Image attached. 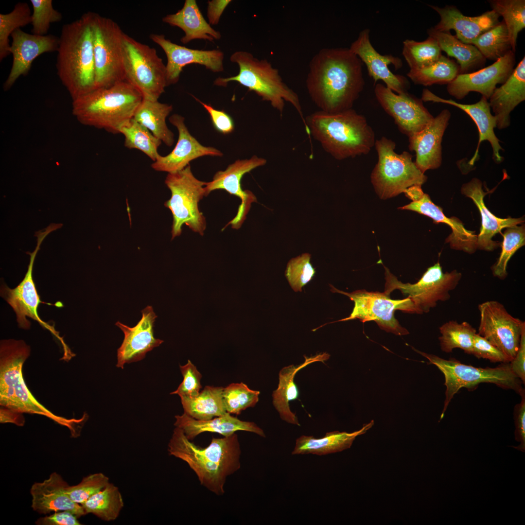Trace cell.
Instances as JSON below:
<instances>
[{
    "instance_id": "23",
    "label": "cell",
    "mask_w": 525,
    "mask_h": 525,
    "mask_svg": "<svg viewBox=\"0 0 525 525\" xmlns=\"http://www.w3.org/2000/svg\"><path fill=\"white\" fill-rule=\"evenodd\" d=\"M10 52L13 57L10 72L3 84L5 91L9 90L21 76L29 72L36 58L46 53L57 52L59 37L53 35H38L24 32L21 29L11 35Z\"/></svg>"
},
{
    "instance_id": "50",
    "label": "cell",
    "mask_w": 525,
    "mask_h": 525,
    "mask_svg": "<svg viewBox=\"0 0 525 525\" xmlns=\"http://www.w3.org/2000/svg\"><path fill=\"white\" fill-rule=\"evenodd\" d=\"M310 259V254L304 253L292 259L287 264L285 275L295 292H301L302 288L312 279L315 273Z\"/></svg>"
},
{
    "instance_id": "33",
    "label": "cell",
    "mask_w": 525,
    "mask_h": 525,
    "mask_svg": "<svg viewBox=\"0 0 525 525\" xmlns=\"http://www.w3.org/2000/svg\"><path fill=\"white\" fill-rule=\"evenodd\" d=\"M162 21L184 32L180 41L184 44L194 39L212 42L221 37L220 33L206 21L195 0H186L181 9L174 14L167 15Z\"/></svg>"
},
{
    "instance_id": "39",
    "label": "cell",
    "mask_w": 525,
    "mask_h": 525,
    "mask_svg": "<svg viewBox=\"0 0 525 525\" xmlns=\"http://www.w3.org/2000/svg\"><path fill=\"white\" fill-rule=\"evenodd\" d=\"M81 505L86 514H92L102 520L109 522L119 517L124 502L119 488L109 482Z\"/></svg>"
},
{
    "instance_id": "30",
    "label": "cell",
    "mask_w": 525,
    "mask_h": 525,
    "mask_svg": "<svg viewBox=\"0 0 525 525\" xmlns=\"http://www.w3.org/2000/svg\"><path fill=\"white\" fill-rule=\"evenodd\" d=\"M461 192L472 200L480 213L482 223L480 233L477 235V249L493 251L499 245V242L492 240L496 234L500 232L504 228L513 227L524 222L523 217L500 218L494 215L484 203V197L488 192L483 190L481 181L476 178L464 184Z\"/></svg>"
},
{
    "instance_id": "1",
    "label": "cell",
    "mask_w": 525,
    "mask_h": 525,
    "mask_svg": "<svg viewBox=\"0 0 525 525\" xmlns=\"http://www.w3.org/2000/svg\"><path fill=\"white\" fill-rule=\"evenodd\" d=\"M364 86L362 62L349 48L322 49L310 62L306 86L321 111L334 113L352 108Z\"/></svg>"
},
{
    "instance_id": "47",
    "label": "cell",
    "mask_w": 525,
    "mask_h": 525,
    "mask_svg": "<svg viewBox=\"0 0 525 525\" xmlns=\"http://www.w3.org/2000/svg\"><path fill=\"white\" fill-rule=\"evenodd\" d=\"M502 251L499 258L491 267L493 275L500 280L508 276V263L513 254L525 244V226L507 228L503 234Z\"/></svg>"
},
{
    "instance_id": "56",
    "label": "cell",
    "mask_w": 525,
    "mask_h": 525,
    "mask_svg": "<svg viewBox=\"0 0 525 525\" xmlns=\"http://www.w3.org/2000/svg\"><path fill=\"white\" fill-rule=\"evenodd\" d=\"M78 518L69 511H60L40 517L35 522L37 525H80Z\"/></svg>"
},
{
    "instance_id": "57",
    "label": "cell",
    "mask_w": 525,
    "mask_h": 525,
    "mask_svg": "<svg viewBox=\"0 0 525 525\" xmlns=\"http://www.w3.org/2000/svg\"><path fill=\"white\" fill-rule=\"evenodd\" d=\"M513 374L524 385L525 383V329L522 333L520 346L514 358L509 362Z\"/></svg>"
},
{
    "instance_id": "14",
    "label": "cell",
    "mask_w": 525,
    "mask_h": 525,
    "mask_svg": "<svg viewBox=\"0 0 525 525\" xmlns=\"http://www.w3.org/2000/svg\"><path fill=\"white\" fill-rule=\"evenodd\" d=\"M385 269L384 292L388 295L399 290L410 298L418 314L429 312L438 301H445L450 298V292L458 285L462 277L456 270L444 273L439 262L429 267L420 279L415 283H402L384 266Z\"/></svg>"
},
{
    "instance_id": "9",
    "label": "cell",
    "mask_w": 525,
    "mask_h": 525,
    "mask_svg": "<svg viewBox=\"0 0 525 525\" xmlns=\"http://www.w3.org/2000/svg\"><path fill=\"white\" fill-rule=\"evenodd\" d=\"M378 161L371 175V181L380 198L394 197L407 188L421 186L427 176L413 161V156L407 151L398 154L396 143L383 137L375 141Z\"/></svg>"
},
{
    "instance_id": "21",
    "label": "cell",
    "mask_w": 525,
    "mask_h": 525,
    "mask_svg": "<svg viewBox=\"0 0 525 525\" xmlns=\"http://www.w3.org/2000/svg\"><path fill=\"white\" fill-rule=\"evenodd\" d=\"M150 38L159 46L167 59V86L179 81L183 68L190 64H199L213 72L224 70V53L219 50H203L187 48L172 42L162 34H151Z\"/></svg>"
},
{
    "instance_id": "20",
    "label": "cell",
    "mask_w": 525,
    "mask_h": 525,
    "mask_svg": "<svg viewBox=\"0 0 525 525\" xmlns=\"http://www.w3.org/2000/svg\"><path fill=\"white\" fill-rule=\"evenodd\" d=\"M370 30L365 29L360 32L357 38L349 49L367 67L368 74L374 80V85L382 81L385 86L397 94L408 92L410 83L404 76L395 74L389 69L392 65L395 70L402 68L401 59L391 54L382 55L373 47L369 38Z\"/></svg>"
},
{
    "instance_id": "7",
    "label": "cell",
    "mask_w": 525,
    "mask_h": 525,
    "mask_svg": "<svg viewBox=\"0 0 525 525\" xmlns=\"http://www.w3.org/2000/svg\"><path fill=\"white\" fill-rule=\"evenodd\" d=\"M230 60L238 65V74L227 78L219 77L214 81V85L225 87L228 82H237L256 93L262 100L269 102L280 114L284 110L285 102H288L297 110L305 126L298 95L284 83L278 70L270 62L242 51L233 53Z\"/></svg>"
},
{
    "instance_id": "18",
    "label": "cell",
    "mask_w": 525,
    "mask_h": 525,
    "mask_svg": "<svg viewBox=\"0 0 525 525\" xmlns=\"http://www.w3.org/2000/svg\"><path fill=\"white\" fill-rule=\"evenodd\" d=\"M266 160L257 156L249 159H238L229 165L224 171H219L214 175L212 180L206 182L205 186V196L216 190H223L241 199L236 215L227 224L232 228L239 229L246 218L251 203L257 201L254 194L249 190H243L241 179L243 175L256 168L264 165Z\"/></svg>"
},
{
    "instance_id": "10",
    "label": "cell",
    "mask_w": 525,
    "mask_h": 525,
    "mask_svg": "<svg viewBox=\"0 0 525 525\" xmlns=\"http://www.w3.org/2000/svg\"><path fill=\"white\" fill-rule=\"evenodd\" d=\"M165 183L171 193L164 206L173 216L172 239L181 235L183 225L203 236L207 223L198 203L205 196L206 182L195 177L189 164L179 171L168 174Z\"/></svg>"
},
{
    "instance_id": "24",
    "label": "cell",
    "mask_w": 525,
    "mask_h": 525,
    "mask_svg": "<svg viewBox=\"0 0 525 525\" xmlns=\"http://www.w3.org/2000/svg\"><path fill=\"white\" fill-rule=\"evenodd\" d=\"M169 122L175 126L178 133L176 144L173 151L165 156L159 155L152 163L155 171L169 173L179 171L189 165V163L199 157L210 156L222 157L219 150L211 146L202 145L189 132L184 123V118L175 114L171 116Z\"/></svg>"
},
{
    "instance_id": "48",
    "label": "cell",
    "mask_w": 525,
    "mask_h": 525,
    "mask_svg": "<svg viewBox=\"0 0 525 525\" xmlns=\"http://www.w3.org/2000/svg\"><path fill=\"white\" fill-rule=\"evenodd\" d=\"M260 391L250 389L241 382L232 383L224 388L223 401L227 413L239 415L248 407H254L259 401Z\"/></svg>"
},
{
    "instance_id": "41",
    "label": "cell",
    "mask_w": 525,
    "mask_h": 525,
    "mask_svg": "<svg viewBox=\"0 0 525 525\" xmlns=\"http://www.w3.org/2000/svg\"><path fill=\"white\" fill-rule=\"evenodd\" d=\"M471 44L474 46L486 59L494 61L512 51L508 33L503 20L474 39Z\"/></svg>"
},
{
    "instance_id": "54",
    "label": "cell",
    "mask_w": 525,
    "mask_h": 525,
    "mask_svg": "<svg viewBox=\"0 0 525 525\" xmlns=\"http://www.w3.org/2000/svg\"><path fill=\"white\" fill-rule=\"evenodd\" d=\"M193 97L207 111L210 116L213 126L217 131L224 135L228 134L233 132L234 124L229 115L224 110L216 109L210 105L205 104L196 97Z\"/></svg>"
},
{
    "instance_id": "52",
    "label": "cell",
    "mask_w": 525,
    "mask_h": 525,
    "mask_svg": "<svg viewBox=\"0 0 525 525\" xmlns=\"http://www.w3.org/2000/svg\"><path fill=\"white\" fill-rule=\"evenodd\" d=\"M183 377L182 383L176 390L170 394H177L180 397L194 398L197 396L202 388V375L190 360L184 366H179Z\"/></svg>"
},
{
    "instance_id": "51",
    "label": "cell",
    "mask_w": 525,
    "mask_h": 525,
    "mask_svg": "<svg viewBox=\"0 0 525 525\" xmlns=\"http://www.w3.org/2000/svg\"><path fill=\"white\" fill-rule=\"evenodd\" d=\"M109 483V478L105 474L102 472L94 473L83 477L77 485L69 486L66 492L72 501L82 505Z\"/></svg>"
},
{
    "instance_id": "36",
    "label": "cell",
    "mask_w": 525,
    "mask_h": 525,
    "mask_svg": "<svg viewBox=\"0 0 525 525\" xmlns=\"http://www.w3.org/2000/svg\"><path fill=\"white\" fill-rule=\"evenodd\" d=\"M427 34L437 40L442 51L455 59L460 74L472 72L484 66L486 59L478 50L461 42L450 32H441L432 27L428 29Z\"/></svg>"
},
{
    "instance_id": "16",
    "label": "cell",
    "mask_w": 525,
    "mask_h": 525,
    "mask_svg": "<svg viewBox=\"0 0 525 525\" xmlns=\"http://www.w3.org/2000/svg\"><path fill=\"white\" fill-rule=\"evenodd\" d=\"M478 334L497 348L511 360L519 349L525 323L514 317L496 300L479 304Z\"/></svg>"
},
{
    "instance_id": "34",
    "label": "cell",
    "mask_w": 525,
    "mask_h": 525,
    "mask_svg": "<svg viewBox=\"0 0 525 525\" xmlns=\"http://www.w3.org/2000/svg\"><path fill=\"white\" fill-rule=\"evenodd\" d=\"M305 357L302 364L295 366L291 365L283 367L279 372V384L277 388L272 393V402L280 418L286 422L300 425L297 417L292 412L289 402L295 400L299 396V391L294 381L296 373L308 365L315 362H323L328 360L330 355L326 353L319 354L310 357Z\"/></svg>"
},
{
    "instance_id": "42",
    "label": "cell",
    "mask_w": 525,
    "mask_h": 525,
    "mask_svg": "<svg viewBox=\"0 0 525 525\" xmlns=\"http://www.w3.org/2000/svg\"><path fill=\"white\" fill-rule=\"evenodd\" d=\"M439 331L441 336L438 339L442 351L450 353L458 348L472 354L473 336L476 331L469 323L451 320L442 325Z\"/></svg>"
},
{
    "instance_id": "37",
    "label": "cell",
    "mask_w": 525,
    "mask_h": 525,
    "mask_svg": "<svg viewBox=\"0 0 525 525\" xmlns=\"http://www.w3.org/2000/svg\"><path fill=\"white\" fill-rule=\"evenodd\" d=\"M172 110L171 105L160 103L158 100L143 99L133 118L162 142L171 146L174 142V135L168 128L166 120Z\"/></svg>"
},
{
    "instance_id": "11",
    "label": "cell",
    "mask_w": 525,
    "mask_h": 525,
    "mask_svg": "<svg viewBox=\"0 0 525 525\" xmlns=\"http://www.w3.org/2000/svg\"><path fill=\"white\" fill-rule=\"evenodd\" d=\"M122 61L124 80L143 99L158 100L167 85L166 65L155 49L124 33Z\"/></svg>"
},
{
    "instance_id": "43",
    "label": "cell",
    "mask_w": 525,
    "mask_h": 525,
    "mask_svg": "<svg viewBox=\"0 0 525 525\" xmlns=\"http://www.w3.org/2000/svg\"><path fill=\"white\" fill-rule=\"evenodd\" d=\"M441 52L437 40L430 36L422 41L406 39L403 42L402 54L410 70L431 65L440 58Z\"/></svg>"
},
{
    "instance_id": "25",
    "label": "cell",
    "mask_w": 525,
    "mask_h": 525,
    "mask_svg": "<svg viewBox=\"0 0 525 525\" xmlns=\"http://www.w3.org/2000/svg\"><path fill=\"white\" fill-rule=\"evenodd\" d=\"M141 318L133 327L119 321L115 323L124 333L122 343L117 350L118 368H123L125 364L143 359L148 352L163 342V340L154 337V323L158 316L153 307L147 306L141 311Z\"/></svg>"
},
{
    "instance_id": "53",
    "label": "cell",
    "mask_w": 525,
    "mask_h": 525,
    "mask_svg": "<svg viewBox=\"0 0 525 525\" xmlns=\"http://www.w3.org/2000/svg\"><path fill=\"white\" fill-rule=\"evenodd\" d=\"M472 354L477 358L488 359L492 362L508 363L511 361L502 351L477 332L473 336Z\"/></svg>"
},
{
    "instance_id": "26",
    "label": "cell",
    "mask_w": 525,
    "mask_h": 525,
    "mask_svg": "<svg viewBox=\"0 0 525 525\" xmlns=\"http://www.w3.org/2000/svg\"><path fill=\"white\" fill-rule=\"evenodd\" d=\"M450 117V111L444 109L422 130L408 137L409 149L416 154L415 163L424 174L441 164V142Z\"/></svg>"
},
{
    "instance_id": "32",
    "label": "cell",
    "mask_w": 525,
    "mask_h": 525,
    "mask_svg": "<svg viewBox=\"0 0 525 525\" xmlns=\"http://www.w3.org/2000/svg\"><path fill=\"white\" fill-rule=\"evenodd\" d=\"M174 425L181 429L186 437L193 440L199 434L206 432L215 433L228 437L238 431L254 433L265 438L263 431L253 422L243 421L228 413L209 420H196L184 413L175 416Z\"/></svg>"
},
{
    "instance_id": "13",
    "label": "cell",
    "mask_w": 525,
    "mask_h": 525,
    "mask_svg": "<svg viewBox=\"0 0 525 525\" xmlns=\"http://www.w3.org/2000/svg\"><path fill=\"white\" fill-rule=\"evenodd\" d=\"M57 229L58 226L55 224H52L43 231L36 232L35 235L37 237V245L33 252L27 253L30 255V259L24 278L19 284L13 289L10 288L4 283L1 284L0 293L1 297L15 312L19 328L25 330L30 329L31 323L27 319V317L38 322L42 327L49 331L60 342L64 351L62 359L69 361L75 356V354L71 352L63 337L60 336L59 332L55 330L53 326L42 320L38 314L37 309L40 303L55 305L58 307L60 306L57 305V304L46 303L40 300L33 278L34 263L42 241L49 233Z\"/></svg>"
},
{
    "instance_id": "2",
    "label": "cell",
    "mask_w": 525,
    "mask_h": 525,
    "mask_svg": "<svg viewBox=\"0 0 525 525\" xmlns=\"http://www.w3.org/2000/svg\"><path fill=\"white\" fill-rule=\"evenodd\" d=\"M167 450L169 455L187 463L202 486L219 496L225 493L227 478L241 467V449L236 433L222 438H212L210 444L202 448L175 427Z\"/></svg>"
},
{
    "instance_id": "35",
    "label": "cell",
    "mask_w": 525,
    "mask_h": 525,
    "mask_svg": "<svg viewBox=\"0 0 525 525\" xmlns=\"http://www.w3.org/2000/svg\"><path fill=\"white\" fill-rule=\"evenodd\" d=\"M374 424L372 420L359 430L352 433L338 431L327 433L320 438L301 436L296 439L292 455L314 454L319 455L341 452L350 448L355 438L365 434Z\"/></svg>"
},
{
    "instance_id": "38",
    "label": "cell",
    "mask_w": 525,
    "mask_h": 525,
    "mask_svg": "<svg viewBox=\"0 0 525 525\" xmlns=\"http://www.w3.org/2000/svg\"><path fill=\"white\" fill-rule=\"evenodd\" d=\"M224 387L206 386L194 398L180 397L184 413L196 420H209L226 414L223 398Z\"/></svg>"
},
{
    "instance_id": "49",
    "label": "cell",
    "mask_w": 525,
    "mask_h": 525,
    "mask_svg": "<svg viewBox=\"0 0 525 525\" xmlns=\"http://www.w3.org/2000/svg\"><path fill=\"white\" fill-rule=\"evenodd\" d=\"M30 2L33 8L32 34L48 35L51 24L62 20L61 13L53 8L52 0H31Z\"/></svg>"
},
{
    "instance_id": "29",
    "label": "cell",
    "mask_w": 525,
    "mask_h": 525,
    "mask_svg": "<svg viewBox=\"0 0 525 525\" xmlns=\"http://www.w3.org/2000/svg\"><path fill=\"white\" fill-rule=\"evenodd\" d=\"M69 486L56 472L42 482L34 483L30 489L32 509L41 514L69 511L78 518L86 515L82 506L72 501L67 494Z\"/></svg>"
},
{
    "instance_id": "28",
    "label": "cell",
    "mask_w": 525,
    "mask_h": 525,
    "mask_svg": "<svg viewBox=\"0 0 525 525\" xmlns=\"http://www.w3.org/2000/svg\"><path fill=\"white\" fill-rule=\"evenodd\" d=\"M421 99L424 102L441 103L455 106L466 112L473 121L477 127L479 137L475 152L469 161L470 164L473 165L476 160L480 145L484 140H487L490 143L494 161L499 163L503 160L504 158L500 155V151H503V149L499 143L500 140L494 132V129L496 127V119L491 113V108L486 98L482 96L480 100L474 104H463L451 99L440 98L425 88L422 91Z\"/></svg>"
},
{
    "instance_id": "8",
    "label": "cell",
    "mask_w": 525,
    "mask_h": 525,
    "mask_svg": "<svg viewBox=\"0 0 525 525\" xmlns=\"http://www.w3.org/2000/svg\"><path fill=\"white\" fill-rule=\"evenodd\" d=\"M412 349L427 358L429 364L435 365L444 376L445 399L439 421L443 419L452 399L463 387L470 388L479 384L487 383L513 390L519 394L525 391L522 386V382L513 374L509 363L494 368H476L462 364L454 358L446 360L413 347Z\"/></svg>"
},
{
    "instance_id": "55",
    "label": "cell",
    "mask_w": 525,
    "mask_h": 525,
    "mask_svg": "<svg viewBox=\"0 0 525 525\" xmlns=\"http://www.w3.org/2000/svg\"><path fill=\"white\" fill-rule=\"evenodd\" d=\"M525 391L520 395L521 396L520 403L515 406L514 419L515 422V438L520 442L519 446L513 448L522 452L525 451Z\"/></svg>"
},
{
    "instance_id": "4",
    "label": "cell",
    "mask_w": 525,
    "mask_h": 525,
    "mask_svg": "<svg viewBox=\"0 0 525 525\" xmlns=\"http://www.w3.org/2000/svg\"><path fill=\"white\" fill-rule=\"evenodd\" d=\"M59 38L57 74L73 100L95 89L91 12L64 25Z\"/></svg>"
},
{
    "instance_id": "5",
    "label": "cell",
    "mask_w": 525,
    "mask_h": 525,
    "mask_svg": "<svg viewBox=\"0 0 525 525\" xmlns=\"http://www.w3.org/2000/svg\"><path fill=\"white\" fill-rule=\"evenodd\" d=\"M30 347L23 340L3 339L0 343V405L21 413L45 416L68 428L72 434L80 419L57 416L41 404L28 388L22 367L30 356Z\"/></svg>"
},
{
    "instance_id": "22",
    "label": "cell",
    "mask_w": 525,
    "mask_h": 525,
    "mask_svg": "<svg viewBox=\"0 0 525 525\" xmlns=\"http://www.w3.org/2000/svg\"><path fill=\"white\" fill-rule=\"evenodd\" d=\"M405 195L412 201L403 207L399 208L402 210H410L424 215L436 223L447 224L452 230V233L446 239L452 248L462 250L468 253H473L477 249V235L474 232L465 228L462 222L457 218H448L443 212L442 209L435 205L430 196L423 192L421 186L414 185L405 189L403 192Z\"/></svg>"
},
{
    "instance_id": "45",
    "label": "cell",
    "mask_w": 525,
    "mask_h": 525,
    "mask_svg": "<svg viewBox=\"0 0 525 525\" xmlns=\"http://www.w3.org/2000/svg\"><path fill=\"white\" fill-rule=\"evenodd\" d=\"M120 133L124 137L126 147L141 151L153 161L159 155L158 151L161 141L134 118L122 127Z\"/></svg>"
},
{
    "instance_id": "44",
    "label": "cell",
    "mask_w": 525,
    "mask_h": 525,
    "mask_svg": "<svg viewBox=\"0 0 525 525\" xmlns=\"http://www.w3.org/2000/svg\"><path fill=\"white\" fill-rule=\"evenodd\" d=\"M488 2L491 10L503 17L515 52L518 35L525 28V0H490Z\"/></svg>"
},
{
    "instance_id": "59",
    "label": "cell",
    "mask_w": 525,
    "mask_h": 525,
    "mask_svg": "<svg viewBox=\"0 0 525 525\" xmlns=\"http://www.w3.org/2000/svg\"><path fill=\"white\" fill-rule=\"evenodd\" d=\"M1 407L0 410V423H12L19 426L24 425L25 420L22 413L7 407Z\"/></svg>"
},
{
    "instance_id": "46",
    "label": "cell",
    "mask_w": 525,
    "mask_h": 525,
    "mask_svg": "<svg viewBox=\"0 0 525 525\" xmlns=\"http://www.w3.org/2000/svg\"><path fill=\"white\" fill-rule=\"evenodd\" d=\"M32 12L26 2H18L7 14H0V61L10 54L9 37L18 29L31 24Z\"/></svg>"
},
{
    "instance_id": "19",
    "label": "cell",
    "mask_w": 525,
    "mask_h": 525,
    "mask_svg": "<svg viewBox=\"0 0 525 525\" xmlns=\"http://www.w3.org/2000/svg\"><path fill=\"white\" fill-rule=\"evenodd\" d=\"M515 63V52L511 51L487 67L459 74L447 85V91L458 100H462L472 91L479 92L489 100L496 86L503 84L511 74Z\"/></svg>"
},
{
    "instance_id": "58",
    "label": "cell",
    "mask_w": 525,
    "mask_h": 525,
    "mask_svg": "<svg viewBox=\"0 0 525 525\" xmlns=\"http://www.w3.org/2000/svg\"><path fill=\"white\" fill-rule=\"evenodd\" d=\"M231 0H212L208 1L207 17L209 23L211 25H217L220 18Z\"/></svg>"
},
{
    "instance_id": "31",
    "label": "cell",
    "mask_w": 525,
    "mask_h": 525,
    "mask_svg": "<svg viewBox=\"0 0 525 525\" xmlns=\"http://www.w3.org/2000/svg\"><path fill=\"white\" fill-rule=\"evenodd\" d=\"M489 100L496 119V127L503 129L509 127L510 113L525 100V56L507 80L495 89Z\"/></svg>"
},
{
    "instance_id": "40",
    "label": "cell",
    "mask_w": 525,
    "mask_h": 525,
    "mask_svg": "<svg viewBox=\"0 0 525 525\" xmlns=\"http://www.w3.org/2000/svg\"><path fill=\"white\" fill-rule=\"evenodd\" d=\"M460 74L458 65L453 60L442 55L435 63L427 67L410 70L407 76L415 84L429 86L434 84H448Z\"/></svg>"
},
{
    "instance_id": "27",
    "label": "cell",
    "mask_w": 525,
    "mask_h": 525,
    "mask_svg": "<svg viewBox=\"0 0 525 525\" xmlns=\"http://www.w3.org/2000/svg\"><path fill=\"white\" fill-rule=\"evenodd\" d=\"M429 6L440 17L439 21L433 28L441 32L453 30L456 38L465 44H471L474 39L500 22V16L492 10L478 16L468 17L464 15L454 5H446L444 7Z\"/></svg>"
},
{
    "instance_id": "3",
    "label": "cell",
    "mask_w": 525,
    "mask_h": 525,
    "mask_svg": "<svg viewBox=\"0 0 525 525\" xmlns=\"http://www.w3.org/2000/svg\"><path fill=\"white\" fill-rule=\"evenodd\" d=\"M305 122L308 136L336 159L367 155L375 145L373 130L352 108L334 113L319 110L307 116Z\"/></svg>"
},
{
    "instance_id": "6",
    "label": "cell",
    "mask_w": 525,
    "mask_h": 525,
    "mask_svg": "<svg viewBox=\"0 0 525 525\" xmlns=\"http://www.w3.org/2000/svg\"><path fill=\"white\" fill-rule=\"evenodd\" d=\"M143 99L136 88L123 81L72 100V112L83 124L118 134L133 118Z\"/></svg>"
},
{
    "instance_id": "15",
    "label": "cell",
    "mask_w": 525,
    "mask_h": 525,
    "mask_svg": "<svg viewBox=\"0 0 525 525\" xmlns=\"http://www.w3.org/2000/svg\"><path fill=\"white\" fill-rule=\"evenodd\" d=\"M330 286L332 292L346 295L354 303L350 316L338 321L355 319H359L363 323L374 321L382 330L386 332L397 335L409 333L407 329L400 324L394 316L397 310L405 313L418 314L409 298L393 299L390 298V295L385 292H369L362 289L347 293Z\"/></svg>"
},
{
    "instance_id": "12",
    "label": "cell",
    "mask_w": 525,
    "mask_h": 525,
    "mask_svg": "<svg viewBox=\"0 0 525 525\" xmlns=\"http://www.w3.org/2000/svg\"><path fill=\"white\" fill-rule=\"evenodd\" d=\"M91 24L95 62V89L107 88L125 81L122 61L124 33L111 18L92 12Z\"/></svg>"
},
{
    "instance_id": "17",
    "label": "cell",
    "mask_w": 525,
    "mask_h": 525,
    "mask_svg": "<svg viewBox=\"0 0 525 525\" xmlns=\"http://www.w3.org/2000/svg\"><path fill=\"white\" fill-rule=\"evenodd\" d=\"M376 99L399 130L409 137L422 130L434 117L423 101L408 92L397 94L382 84L375 85Z\"/></svg>"
}]
</instances>
